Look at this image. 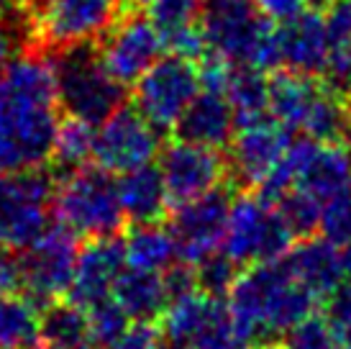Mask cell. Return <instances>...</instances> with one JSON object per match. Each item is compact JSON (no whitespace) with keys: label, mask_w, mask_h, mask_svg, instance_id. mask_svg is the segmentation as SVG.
<instances>
[{"label":"cell","mask_w":351,"mask_h":349,"mask_svg":"<svg viewBox=\"0 0 351 349\" xmlns=\"http://www.w3.org/2000/svg\"><path fill=\"white\" fill-rule=\"evenodd\" d=\"M51 59L10 57L0 67V170L47 167L62 124Z\"/></svg>","instance_id":"cell-1"},{"label":"cell","mask_w":351,"mask_h":349,"mask_svg":"<svg viewBox=\"0 0 351 349\" xmlns=\"http://www.w3.org/2000/svg\"><path fill=\"white\" fill-rule=\"evenodd\" d=\"M226 303L246 344H274L298 321L315 313L321 301L277 260L239 272Z\"/></svg>","instance_id":"cell-2"},{"label":"cell","mask_w":351,"mask_h":349,"mask_svg":"<svg viewBox=\"0 0 351 349\" xmlns=\"http://www.w3.org/2000/svg\"><path fill=\"white\" fill-rule=\"evenodd\" d=\"M200 29L208 49L234 65L272 72L282 65L277 23L264 19L254 0H203Z\"/></svg>","instance_id":"cell-3"},{"label":"cell","mask_w":351,"mask_h":349,"mask_svg":"<svg viewBox=\"0 0 351 349\" xmlns=\"http://www.w3.org/2000/svg\"><path fill=\"white\" fill-rule=\"evenodd\" d=\"M51 208L59 223L85 239L116 236L126 221L113 172L98 165H82L59 177Z\"/></svg>","instance_id":"cell-4"},{"label":"cell","mask_w":351,"mask_h":349,"mask_svg":"<svg viewBox=\"0 0 351 349\" xmlns=\"http://www.w3.org/2000/svg\"><path fill=\"white\" fill-rule=\"evenodd\" d=\"M59 106L67 116L98 126L118 106H123V85L103 67L98 49L90 44L64 47L51 59Z\"/></svg>","instance_id":"cell-5"},{"label":"cell","mask_w":351,"mask_h":349,"mask_svg":"<svg viewBox=\"0 0 351 349\" xmlns=\"http://www.w3.org/2000/svg\"><path fill=\"white\" fill-rule=\"evenodd\" d=\"M57 174L47 167L0 170V249L23 252L49 226Z\"/></svg>","instance_id":"cell-6"},{"label":"cell","mask_w":351,"mask_h":349,"mask_svg":"<svg viewBox=\"0 0 351 349\" xmlns=\"http://www.w3.org/2000/svg\"><path fill=\"white\" fill-rule=\"evenodd\" d=\"M293 242V232L274 205L264 203L254 190L234 195L221 252L228 254L239 267L282 260Z\"/></svg>","instance_id":"cell-7"},{"label":"cell","mask_w":351,"mask_h":349,"mask_svg":"<svg viewBox=\"0 0 351 349\" xmlns=\"http://www.w3.org/2000/svg\"><path fill=\"white\" fill-rule=\"evenodd\" d=\"M200 90L197 65L182 57H159L134 82V108L159 131L175 128L187 103Z\"/></svg>","instance_id":"cell-8"},{"label":"cell","mask_w":351,"mask_h":349,"mask_svg":"<svg viewBox=\"0 0 351 349\" xmlns=\"http://www.w3.org/2000/svg\"><path fill=\"white\" fill-rule=\"evenodd\" d=\"M77 252V234H72L59 221L47 226V232L21 254L23 295H29L39 308L67 295Z\"/></svg>","instance_id":"cell-9"},{"label":"cell","mask_w":351,"mask_h":349,"mask_svg":"<svg viewBox=\"0 0 351 349\" xmlns=\"http://www.w3.org/2000/svg\"><path fill=\"white\" fill-rule=\"evenodd\" d=\"M162 131L131 106H118L103 118L93 134V159L95 165L113 174L136 170L159 157Z\"/></svg>","instance_id":"cell-10"},{"label":"cell","mask_w":351,"mask_h":349,"mask_svg":"<svg viewBox=\"0 0 351 349\" xmlns=\"http://www.w3.org/2000/svg\"><path fill=\"white\" fill-rule=\"evenodd\" d=\"M162 34L154 29V23L136 10L134 5L113 19V23L103 31V44L98 49V57L103 67L110 72V78L121 85H134L159 54H162Z\"/></svg>","instance_id":"cell-11"},{"label":"cell","mask_w":351,"mask_h":349,"mask_svg":"<svg viewBox=\"0 0 351 349\" xmlns=\"http://www.w3.org/2000/svg\"><path fill=\"white\" fill-rule=\"evenodd\" d=\"M231 201H234V185L226 180L200 198L177 205L169 223V232L177 244V260L195 264L210 252L221 249Z\"/></svg>","instance_id":"cell-12"},{"label":"cell","mask_w":351,"mask_h":349,"mask_svg":"<svg viewBox=\"0 0 351 349\" xmlns=\"http://www.w3.org/2000/svg\"><path fill=\"white\" fill-rule=\"evenodd\" d=\"M290 142H293V131L277 124L272 116L236 126L228 142V155H226L228 183L236 190H254L280 165Z\"/></svg>","instance_id":"cell-13"},{"label":"cell","mask_w":351,"mask_h":349,"mask_svg":"<svg viewBox=\"0 0 351 349\" xmlns=\"http://www.w3.org/2000/svg\"><path fill=\"white\" fill-rule=\"evenodd\" d=\"M159 172L175 205L200 198L228 180V162L221 149L177 139L159 149Z\"/></svg>","instance_id":"cell-14"},{"label":"cell","mask_w":351,"mask_h":349,"mask_svg":"<svg viewBox=\"0 0 351 349\" xmlns=\"http://www.w3.org/2000/svg\"><path fill=\"white\" fill-rule=\"evenodd\" d=\"M116 0H41L34 34L51 47H77L103 36L118 16Z\"/></svg>","instance_id":"cell-15"},{"label":"cell","mask_w":351,"mask_h":349,"mask_svg":"<svg viewBox=\"0 0 351 349\" xmlns=\"http://www.w3.org/2000/svg\"><path fill=\"white\" fill-rule=\"evenodd\" d=\"M285 170L293 177V188L326 201L339 188L351 183V157L343 144H328L315 139L290 142L282 157Z\"/></svg>","instance_id":"cell-16"},{"label":"cell","mask_w":351,"mask_h":349,"mask_svg":"<svg viewBox=\"0 0 351 349\" xmlns=\"http://www.w3.org/2000/svg\"><path fill=\"white\" fill-rule=\"evenodd\" d=\"M123 270H126V252H123V239H118V234L90 239L77 252L72 285L67 291L69 301L82 308L103 301L113 293V285Z\"/></svg>","instance_id":"cell-17"},{"label":"cell","mask_w":351,"mask_h":349,"mask_svg":"<svg viewBox=\"0 0 351 349\" xmlns=\"http://www.w3.org/2000/svg\"><path fill=\"white\" fill-rule=\"evenodd\" d=\"M280 262L290 272V278H295L305 291H311L318 301H326L343 282L339 247L315 234L293 244Z\"/></svg>","instance_id":"cell-18"},{"label":"cell","mask_w":351,"mask_h":349,"mask_svg":"<svg viewBox=\"0 0 351 349\" xmlns=\"http://www.w3.org/2000/svg\"><path fill=\"white\" fill-rule=\"evenodd\" d=\"M172 131L177 134V139H185L193 144L223 149L236 131L234 108L223 93L200 87L197 95L182 111V116L177 118Z\"/></svg>","instance_id":"cell-19"},{"label":"cell","mask_w":351,"mask_h":349,"mask_svg":"<svg viewBox=\"0 0 351 349\" xmlns=\"http://www.w3.org/2000/svg\"><path fill=\"white\" fill-rule=\"evenodd\" d=\"M280 59L287 69L321 78L328 57V34L326 21L318 10H302L287 23L277 26Z\"/></svg>","instance_id":"cell-20"},{"label":"cell","mask_w":351,"mask_h":349,"mask_svg":"<svg viewBox=\"0 0 351 349\" xmlns=\"http://www.w3.org/2000/svg\"><path fill=\"white\" fill-rule=\"evenodd\" d=\"M118 183V198L123 216L134 223H162L169 216V193L165 188L159 167L141 165L136 170L121 172Z\"/></svg>","instance_id":"cell-21"},{"label":"cell","mask_w":351,"mask_h":349,"mask_svg":"<svg viewBox=\"0 0 351 349\" xmlns=\"http://www.w3.org/2000/svg\"><path fill=\"white\" fill-rule=\"evenodd\" d=\"M323 87L326 82L315 75H302L295 69L277 72L269 78V116L290 131H300Z\"/></svg>","instance_id":"cell-22"},{"label":"cell","mask_w":351,"mask_h":349,"mask_svg":"<svg viewBox=\"0 0 351 349\" xmlns=\"http://www.w3.org/2000/svg\"><path fill=\"white\" fill-rule=\"evenodd\" d=\"M110 295L131 321H159L169 303L162 272L136 267L121 272Z\"/></svg>","instance_id":"cell-23"},{"label":"cell","mask_w":351,"mask_h":349,"mask_svg":"<svg viewBox=\"0 0 351 349\" xmlns=\"http://www.w3.org/2000/svg\"><path fill=\"white\" fill-rule=\"evenodd\" d=\"M323 21L328 34V57L321 78L326 85L346 95L351 87V0H331Z\"/></svg>","instance_id":"cell-24"},{"label":"cell","mask_w":351,"mask_h":349,"mask_svg":"<svg viewBox=\"0 0 351 349\" xmlns=\"http://www.w3.org/2000/svg\"><path fill=\"white\" fill-rule=\"evenodd\" d=\"M223 95L234 108L236 126L269 116V78L249 65H234L226 80Z\"/></svg>","instance_id":"cell-25"},{"label":"cell","mask_w":351,"mask_h":349,"mask_svg":"<svg viewBox=\"0 0 351 349\" xmlns=\"http://www.w3.org/2000/svg\"><path fill=\"white\" fill-rule=\"evenodd\" d=\"M126 267L136 270L165 272L172 262H177V244L169 226L162 223H134V229L123 239Z\"/></svg>","instance_id":"cell-26"},{"label":"cell","mask_w":351,"mask_h":349,"mask_svg":"<svg viewBox=\"0 0 351 349\" xmlns=\"http://www.w3.org/2000/svg\"><path fill=\"white\" fill-rule=\"evenodd\" d=\"M41 339L59 349H95L88 311L62 298L41 308Z\"/></svg>","instance_id":"cell-27"},{"label":"cell","mask_w":351,"mask_h":349,"mask_svg":"<svg viewBox=\"0 0 351 349\" xmlns=\"http://www.w3.org/2000/svg\"><path fill=\"white\" fill-rule=\"evenodd\" d=\"M41 339V308L29 295H0V349H31Z\"/></svg>","instance_id":"cell-28"},{"label":"cell","mask_w":351,"mask_h":349,"mask_svg":"<svg viewBox=\"0 0 351 349\" xmlns=\"http://www.w3.org/2000/svg\"><path fill=\"white\" fill-rule=\"evenodd\" d=\"M93 134H95V126H90L80 118L69 116L67 121H62L57 128V139H54V155H51V162L57 165V170L51 172L57 177H64L72 170L85 165L88 159H93Z\"/></svg>","instance_id":"cell-29"},{"label":"cell","mask_w":351,"mask_h":349,"mask_svg":"<svg viewBox=\"0 0 351 349\" xmlns=\"http://www.w3.org/2000/svg\"><path fill=\"white\" fill-rule=\"evenodd\" d=\"M193 349H244L249 347L246 339L241 337V331L236 326L234 316L228 311L226 298H218L215 308L210 311L208 321L203 324V329L195 334V339L190 341Z\"/></svg>","instance_id":"cell-30"},{"label":"cell","mask_w":351,"mask_h":349,"mask_svg":"<svg viewBox=\"0 0 351 349\" xmlns=\"http://www.w3.org/2000/svg\"><path fill=\"white\" fill-rule=\"evenodd\" d=\"M277 349H341V337L326 316H305L274 341Z\"/></svg>","instance_id":"cell-31"},{"label":"cell","mask_w":351,"mask_h":349,"mask_svg":"<svg viewBox=\"0 0 351 349\" xmlns=\"http://www.w3.org/2000/svg\"><path fill=\"white\" fill-rule=\"evenodd\" d=\"M285 218L287 229L293 232L295 239L302 236H313L318 234V221H321V201L315 195L305 193L300 188H290L287 193L274 203Z\"/></svg>","instance_id":"cell-32"},{"label":"cell","mask_w":351,"mask_h":349,"mask_svg":"<svg viewBox=\"0 0 351 349\" xmlns=\"http://www.w3.org/2000/svg\"><path fill=\"white\" fill-rule=\"evenodd\" d=\"M136 5L154 23V29L165 36L169 31L195 23L203 0H136Z\"/></svg>","instance_id":"cell-33"},{"label":"cell","mask_w":351,"mask_h":349,"mask_svg":"<svg viewBox=\"0 0 351 349\" xmlns=\"http://www.w3.org/2000/svg\"><path fill=\"white\" fill-rule=\"evenodd\" d=\"M318 232L336 247L351 242V183L339 188L321 203V221Z\"/></svg>","instance_id":"cell-34"},{"label":"cell","mask_w":351,"mask_h":349,"mask_svg":"<svg viewBox=\"0 0 351 349\" xmlns=\"http://www.w3.org/2000/svg\"><path fill=\"white\" fill-rule=\"evenodd\" d=\"M197 275V291L213 298H226L231 285H234L236 275H239V264H236L226 252H210L200 262H195Z\"/></svg>","instance_id":"cell-35"},{"label":"cell","mask_w":351,"mask_h":349,"mask_svg":"<svg viewBox=\"0 0 351 349\" xmlns=\"http://www.w3.org/2000/svg\"><path fill=\"white\" fill-rule=\"evenodd\" d=\"M88 321H90V334L95 347H110L113 341L126 331V326L131 324L123 308L113 301V295H108L103 301L88 306Z\"/></svg>","instance_id":"cell-36"},{"label":"cell","mask_w":351,"mask_h":349,"mask_svg":"<svg viewBox=\"0 0 351 349\" xmlns=\"http://www.w3.org/2000/svg\"><path fill=\"white\" fill-rule=\"evenodd\" d=\"M21 29L34 31V13L21 0H0V67L16 57Z\"/></svg>","instance_id":"cell-37"},{"label":"cell","mask_w":351,"mask_h":349,"mask_svg":"<svg viewBox=\"0 0 351 349\" xmlns=\"http://www.w3.org/2000/svg\"><path fill=\"white\" fill-rule=\"evenodd\" d=\"M162 44H165V49L172 57H182V59H190V62H200L210 52L208 49V39H205V34L197 21L190 23V26H182V29L165 34Z\"/></svg>","instance_id":"cell-38"},{"label":"cell","mask_w":351,"mask_h":349,"mask_svg":"<svg viewBox=\"0 0 351 349\" xmlns=\"http://www.w3.org/2000/svg\"><path fill=\"white\" fill-rule=\"evenodd\" d=\"M162 339L165 334L156 326V321H134V326L128 324L126 331L106 349H159Z\"/></svg>","instance_id":"cell-39"},{"label":"cell","mask_w":351,"mask_h":349,"mask_svg":"<svg viewBox=\"0 0 351 349\" xmlns=\"http://www.w3.org/2000/svg\"><path fill=\"white\" fill-rule=\"evenodd\" d=\"M23 293L21 257L13 249H0V295Z\"/></svg>","instance_id":"cell-40"},{"label":"cell","mask_w":351,"mask_h":349,"mask_svg":"<svg viewBox=\"0 0 351 349\" xmlns=\"http://www.w3.org/2000/svg\"><path fill=\"white\" fill-rule=\"evenodd\" d=\"M339 254H341V272H343V282H351V242L339 247Z\"/></svg>","instance_id":"cell-41"},{"label":"cell","mask_w":351,"mask_h":349,"mask_svg":"<svg viewBox=\"0 0 351 349\" xmlns=\"http://www.w3.org/2000/svg\"><path fill=\"white\" fill-rule=\"evenodd\" d=\"M159 349H193L190 344H185V341H175V339H162V344H159Z\"/></svg>","instance_id":"cell-42"},{"label":"cell","mask_w":351,"mask_h":349,"mask_svg":"<svg viewBox=\"0 0 351 349\" xmlns=\"http://www.w3.org/2000/svg\"><path fill=\"white\" fill-rule=\"evenodd\" d=\"M244 349H274V344H249Z\"/></svg>","instance_id":"cell-43"},{"label":"cell","mask_w":351,"mask_h":349,"mask_svg":"<svg viewBox=\"0 0 351 349\" xmlns=\"http://www.w3.org/2000/svg\"><path fill=\"white\" fill-rule=\"evenodd\" d=\"M328 3H331V0H308V5H323V8H326Z\"/></svg>","instance_id":"cell-44"},{"label":"cell","mask_w":351,"mask_h":349,"mask_svg":"<svg viewBox=\"0 0 351 349\" xmlns=\"http://www.w3.org/2000/svg\"><path fill=\"white\" fill-rule=\"evenodd\" d=\"M341 349H351V334L349 337H341Z\"/></svg>","instance_id":"cell-45"},{"label":"cell","mask_w":351,"mask_h":349,"mask_svg":"<svg viewBox=\"0 0 351 349\" xmlns=\"http://www.w3.org/2000/svg\"><path fill=\"white\" fill-rule=\"evenodd\" d=\"M31 349H59V347H54V344H49V341H47V344H34Z\"/></svg>","instance_id":"cell-46"},{"label":"cell","mask_w":351,"mask_h":349,"mask_svg":"<svg viewBox=\"0 0 351 349\" xmlns=\"http://www.w3.org/2000/svg\"><path fill=\"white\" fill-rule=\"evenodd\" d=\"M343 98H346V106H349V111H351V87L346 90V95H343Z\"/></svg>","instance_id":"cell-47"}]
</instances>
